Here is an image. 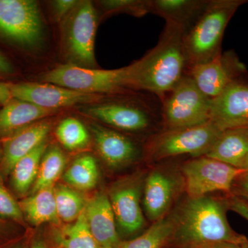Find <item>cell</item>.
<instances>
[{
  "mask_svg": "<svg viewBox=\"0 0 248 248\" xmlns=\"http://www.w3.org/2000/svg\"><path fill=\"white\" fill-rule=\"evenodd\" d=\"M226 198L187 197L174 209L175 225L166 248H197L214 242L244 244L248 239L231 228Z\"/></svg>",
  "mask_w": 248,
  "mask_h": 248,
  "instance_id": "6da1fadb",
  "label": "cell"
},
{
  "mask_svg": "<svg viewBox=\"0 0 248 248\" xmlns=\"http://www.w3.org/2000/svg\"><path fill=\"white\" fill-rule=\"evenodd\" d=\"M184 35L182 29L166 23L157 45L130 65L133 91L151 93L161 99L187 74Z\"/></svg>",
  "mask_w": 248,
  "mask_h": 248,
  "instance_id": "7a4b0ae2",
  "label": "cell"
},
{
  "mask_svg": "<svg viewBox=\"0 0 248 248\" xmlns=\"http://www.w3.org/2000/svg\"><path fill=\"white\" fill-rule=\"evenodd\" d=\"M139 92L128 91L106 94L99 104L83 110L115 130L156 135L163 130L161 99L151 93L139 97Z\"/></svg>",
  "mask_w": 248,
  "mask_h": 248,
  "instance_id": "3957f363",
  "label": "cell"
},
{
  "mask_svg": "<svg viewBox=\"0 0 248 248\" xmlns=\"http://www.w3.org/2000/svg\"><path fill=\"white\" fill-rule=\"evenodd\" d=\"M246 2L242 0H209L203 13L184 35L188 69L210 61L222 53V40L227 25Z\"/></svg>",
  "mask_w": 248,
  "mask_h": 248,
  "instance_id": "277c9868",
  "label": "cell"
},
{
  "mask_svg": "<svg viewBox=\"0 0 248 248\" xmlns=\"http://www.w3.org/2000/svg\"><path fill=\"white\" fill-rule=\"evenodd\" d=\"M42 81L79 92L111 94L133 91L130 66L115 70L87 68L76 65H60L45 73Z\"/></svg>",
  "mask_w": 248,
  "mask_h": 248,
  "instance_id": "5b68a950",
  "label": "cell"
},
{
  "mask_svg": "<svg viewBox=\"0 0 248 248\" xmlns=\"http://www.w3.org/2000/svg\"><path fill=\"white\" fill-rule=\"evenodd\" d=\"M222 132L212 121L189 128L162 130L148 140L147 155L154 161L185 155L205 156Z\"/></svg>",
  "mask_w": 248,
  "mask_h": 248,
  "instance_id": "8992f818",
  "label": "cell"
},
{
  "mask_svg": "<svg viewBox=\"0 0 248 248\" xmlns=\"http://www.w3.org/2000/svg\"><path fill=\"white\" fill-rule=\"evenodd\" d=\"M161 101L163 130L197 126L210 121L212 100L187 73Z\"/></svg>",
  "mask_w": 248,
  "mask_h": 248,
  "instance_id": "52a82bcc",
  "label": "cell"
},
{
  "mask_svg": "<svg viewBox=\"0 0 248 248\" xmlns=\"http://www.w3.org/2000/svg\"><path fill=\"white\" fill-rule=\"evenodd\" d=\"M180 172L187 197H200L215 192L231 194L235 181L246 170L202 156L186 161Z\"/></svg>",
  "mask_w": 248,
  "mask_h": 248,
  "instance_id": "ba28073f",
  "label": "cell"
},
{
  "mask_svg": "<svg viewBox=\"0 0 248 248\" xmlns=\"http://www.w3.org/2000/svg\"><path fill=\"white\" fill-rule=\"evenodd\" d=\"M89 1L78 3L66 18L64 26V47L71 64L94 68L95 66L94 46L97 15Z\"/></svg>",
  "mask_w": 248,
  "mask_h": 248,
  "instance_id": "9c48e42d",
  "label": "cell"
},
{
  "mask_svg": "<svg viewBox=\"0 0 248 248\" xmlns=\"http://www.w3.org/2000/svg\"><path fill=\"white\" fill-rule=\"evenodd\" d=\"M0 35L24 46L38 45L43 28L37 3L32 0H0Z\"/></svg>",
  "mask_w": 248,
  "mask_h": 248,
  "instance_id": "30bf717a",
  "label": "cell"
},
{
  "mask_svg": "<svg viewBox=\"0 0 248 248\" xmlns=\"http://www.w3.org/2000/svg\"><path fill=\"white\" fill-rule=\"evenodd\" d=\"M187 74L211 100L234 83L248 81L246 66L232 51L221 53L210 61L191 67Z\"/></svg>",
  "mask_w": 248,
  "mask_h": 248,
  "instance_id": "8fae6325",
  "label": "cell"
},
{
  "mask_svg": "<svg viewBox=\"0 0 248 248\" xmlns=\"http://www.w3.org/2000/svg\"><path fill=\"white\" fill-rule=\"evenodd\" d=\"M146 177L141 174L121 180L114 184L109 193L116 223L125 234H135L146 225L141 206Z\"/></svg>",
  "mask_w": 248,
  "mask_h": 248,
  "instance_id": "7c38bea8",
  "label": "cell"
},
{
  "mask_svg": "<svg viewBox=\"0 0 248 248\" xmlns=\"http://www.w3.org/2000/svg\"><path fill=\"white\" fill-rule=\"evenodd\" d=\"M183 189L184 182L180 171L156 168L148 173L142 195L148 219L154 223L166 216Z\"/></svg>",
  "mask_w": 248,
  "mask_h": 248,
  "instance_id": "4fadbf2b",
  "label": "cell"
},
{
  "mask_svg": "<svg viewBox=\"0 0 248 248\" xmlns=\"http://www.w3.org/2000/svg\"><path fill=\"white\" fill-rule=\"evenodd\" d=\"M10 89L13 98L16 99L52 110L77 104L101 102L106 95L79 92L48 83L10 84Z\"/></svg>",
  "mask_w": 248,
  "mask_h": 248,
  "instance_id": "5bb4252c",
  "label": "cell"
},
{
  "mask_svg": "<svg viewBox=\"0 0 248 248\" xmlns=\"http://www.w3.org/2000/svg\"><path fill=\"white\" fill-rule=\"evenodd\" d=\"M210 121L221 131L248 127V81L234 83L212 99Z\"/></svg>",
  "mask_w": 248,
  "mask_h": 248,
  "instance_id": "9a60e30c",
  "label": "cell"
},
{
  "mask_svg": "<svg viewBox=\"0 0 248 248\" xmlns=\"http://www.w3.org/2000/svg\"><path fill=\"white\" fill-rule=\"evenodd\" d=\"M94 143L101 157L112 169H120L134 162L140 155L138 145L116 130L94 124L91 126Z\"/></svg>",
  "mask_w": 248,
  "mask_h": 248,
  "instance_id": "2e32d148",
  "label": "cell"
},
{
  "mask_svg": "<svg viewBox=\"0 0 248 248\" xmlns=\"http://www.w3.org/2000/svg\"><path fill=\"white\" fill-rule=\"evenodd\" d=\"M90 231L99 247L118 248L120 241L115 215L108 195L97 192L88 201L84 209Z\"/></svg>",
  "mask_w": 248,
  "mask_h": 248,
  "instance_id": "e0dca14e",
  "label": "cell"
},
{
  "mask_svg": "<svg viewBox=\"0 0 248 248\" xmlns=\"http://www.w3.org/2000/svg\"><path fill=\"white\" fill-rule=\"evenodd\" d=\"M50 129V122L42 121L20 129L11 137L4 144V170L11 172L17 161L46 141Z\"/></svg>",
  "mask_w": 248,
  "mask_h": 248,
  "instance_id": "ac0fdd59",
  "label": "cell"
},
{
  "mask_svg": "<svg viewBox=\"0 0 248 248\" xmlns=\"http://www.w3.org/2000/svg\"><path fill=\"white\" fill-rule=\"evenodd\" d=\"M209 0H151V13L186 33L202 15Z\"/></svg>",
  "mask_w": 248,
  "mask_h": 248,
  "instance_id": "d6986e66",
  "label": "cell"
},
{
  "mask_svg": "<svg viewBox=\"0 0 248 248\" xmlns=\"http://www.w3.org/2000/svg\"><path fill=\"white\" fill-rule=\"evenodd\" d=\"M248 155V127L222 132L213 148L205 156L241 169Z\"/></svg>",
  "mask_w": 248,
  "mask_h": 248,
  "instance_id": "ffe728a7",
  "label": "cell"
},
{
  "mask_svg": "<svg viewBox=\"0 0 248 248\" xmlns=\"http://www.w3.org/2000/svg\"><path fill=\"white\" fill-rule=\"evenodd\" d=\"M58 111L44 108L24 101L12 99L0 110V133L20 130L54 115Z\"/></svg>",
  "mask_w": 248,
  "mask_h": 248,
  "instance_id": "44dd1931",
  "label": "cell"
},
{
  "mask_svg": "<svg viewBox=\"0 0 248 248\" xmlns=\"http://www.w3.org/2000/svg\"><path fill=\"white\" fill-rule=\"evenodd\" d=\"M19 205L23 215L32 225L40 226L45 223L58 224L60 222L54 187L37 191L22 200Z\"/></svg>",
  "mask_w": 248,
  "mask_h": 248,
  "instance_id": "7402d4cb",
  "label": "cell"
},
{
  "mask_svg": "<svg viewBox=\"0 0 248 248\" xmlns=\"http://www.w3.org/2000/svg\"><path fill=\"white\" fill-rule=\"evenodd\" d=\"M46 150L47 143L45 141L17 161L11 170V184L19 195H25L33 185L38 174L41 160Z\"/></svg>",
  "mask_w": 248,
  "mask_h": 248,
  "instance_id": "603a6c76",
  "label": "cell"
},
{
  "mask_svg": "<svg viewBox=\"0 0 248 248\" xmlns=\"http://www.w3.org/2000/svg\"><path fill=\"white\" fill-rule=\"evenodd\" d=\"M175 225L174 210L154 222L147 231L130 241H122L118 248H163L169 243Z\"/></svg>",
  "mask_w": 248,
  "mask_h": 248,
  "instance_id": "cb8c5ba5",
  "label": "cell"
},
{
  "mask_svg": "<svg viewBox=\"0 0 248 248\" xmlns=\"http://www.w3.org/2000/svg\"><path fill=\"white\" fill-rule=\"evenodd\" d=\"M55 240L60 248H99L90 231L84 210L76 221L57 231Z\"/></svg>",
  "mask_w": 248,
  "mask_h": 248,
  "instance_id": "d4e9b609",
  "label": "cell"
},
{
  "mask_svg": "<svg viewBox=\"0 0 248 248\" xmlns=\"http://www.w3.org/2000/svg\"><path fill=\"white\" fill-rule=\"evenodd\" d=\"M99 169L91 155H83L73 161L63 175L67 184L79 190H89L97 185Z\"/></svg>",
  "mask_w": 248,
  "mask_h": 248,
  "instance_id": "484cf974",
  "label": "cell"
},
{
  "mask_svg": "<svg viewBox=\"0 0 248 248\" xmlns=\"http://www.w3.org/2000/svg\"><path fill=\"white\" fill-rule=\"evenodd\" d=\"M66 164L63 152L53 147L46 151L41 160L37 179L32 187V194L47 187H54L55 183L61 177Z\"/></svg>",
  "mask_w": 248,
  "mask_h": 248,
  "instance_id": "4316f807",
  "label": "cell"
},
{
  "mask_svg": "<svg viewBox=\"0 0 248 248\" xmlns=\"http://www.w3.org/2000/svg\"><path fill=\"white\" fill-rule=\"evenodd\" d=\"M54 194L60 220L67 223L76 221L84 211L87 203L84 196L63 184L54 186Z\"/></svg>",
  "mask_w": 248,
  "mask_h": 248,
  "instance_id": "83f0119b",
  "label": "cell"
},
{
  "mask_svg": "<svg viewBox=\"0 0 248 248\" xmlns=\"http://www.w3.org/2000/svg\"><path fill=\"white\" fill-rule=\"evenodd\" d=\"M56 136L62 146L69 151L83 149L90 141L87 129L74 117H68L60 122L57 127Z\"/></svg>",
  "mask_w": 248,
  "mask_h": 248,
  "instance_id": "f1b7e54d",
  "label": "cell"
},
{
  "mask_svg": "<svg viewBox=\"0 0 248 248\" xmlns=\"http://www.w3.org/2000/svg\"><path fill=\"white\" fill-rule=\"evenodd\" d=\"M102 5L109 13L122 11L138 17L151 13V0H110L102 1Z\"/></svg>",
  "mask_w": 248,
  "mask_h": 248,
  "instance_id": "f546056e",
  "label": "cell"
},
{
  "mask_svg": "<svg viewBox=\"0 0 248 248\" xmlns=\"http://www.w3.org/2000/svg\"><path fill=\"white\" fill-rule=\"evenodd\" d=\"M0 216L17 221H22L24 216L19 203L1 185H0Z\"/></svg>",
  "mask_w": 248,
  "mask_h": 248,
  "instance_id": "4dcf8cb0",
  "label": "cell"
},
{
  "mask_svg": "<svg viewBox=\"0 0 248 248\" xmlns=\"http://www.w3.org/2000/svg\"><path fill=\"white\" fill-rule=\"evenodd\" d=\"M78 4L74 0H58L53 1L54 14L58 20L68 17Z\"/></svg>",
  "mask_w": 248,
  "mask_h": 248,
  "instance_id": "1f68e13d",
  "label": "cell"
},
{
  "mask_svg": "<svg viewBox=\"0 0 248 248\" xmlns=\"http://www.w3.org/2000/svg\"><path fill=\"white\" fill-rule=\"evenodd\" d=\"M230 195L236 196L248 202V172L247 171L241 174L236 179Z\"/></svg>",
  "mask_w": 248,
  "mask_h": 248,
  "instance_id": "d6a6232c",
  "label": "cell"
},
{
  "mask_svg": "<svg viewBox=\"0 0 248 248\" xmlns=\"http://www.w3.org/2000/svg\"><path fill=\"white\" fill-rule=\"evenodd\" d=\"M228 209L248 221V202L239 197L230 195L227 197Z\"/></svg>",
  "mask_w": 248,
  "mask_h": 248,
  "instance_id": "836d02e7",
  "label": "cell"
},
{
  "mask_svg": "<svg viewBox=\"0 0 248 248\" xmlns=\"http://www.w3.org/2000/svg\"><path fill=\"white\" fill-rule=\"evenodd\" d=\"M246 243L244 244L231 242L208 243V244L202 245L197 248H246Z\"/></svg>",
  "mask_w": 248,
  "mask_h": 248,
  "instance_id": "e575fe53",
  "label": "cell"
},
{
  "mask_svg": "<svg viewBox=\"0 0 248 248\" xmlns=\"http://www.w3.org/2000/svg\"><path fill=\"white\" fill-rule=\"evenodd\" d=\"M12 99L10 84L0 82V106H4Z\"/></svg>",
  "mask_w": 248,
  "mask_h": 248,
  "instance_id": "d590c367",
  "label": "cell"
},
{
  "mask_svg": "<svg viewBox=\"0 0 248 248\" xmlns=\"http://www.w3.org/2000/svg\"><path fill=\"white\" fill-rule=\"evenodd\" d=\"M13 72H14V68L12 64L4 55L0 53V74H11Z\"/></svg>",
  "mask_w": 248,
  "mask_h": 248,
  "instance_id": "8d00e7d4",
  "label": "cell"
},
{
  "mask_svg": "<svg viewBox=\"0 0 248 248\" xmlns=\"http://www.w3.org/2000/svg\"><path fill=\"white\" fill-rule=\"evenodd\" d=\"M31 248H46V247L45 244L42 242V241H37V242L32 245Z\"/></svg>",
  "mask_w": 248,
  "mask_h": 248,
  "instance_id": "74e56055",
  "label": "cell"
},
{
  "mask_svg": "<svg viewBox=\"0 0 248 248\" xmlns=\"http://www.w3.org/2000/svg\"><path fill=\"white\" fill-rule=\"evenodd\" d=\"M241 169L244 170L248 172V156H246V159L244 160V163H243Z\"/></svg>",
  "mask_w": 248,
  "mask_h": 248,
  "instance_id": "f35d334b",
  "label": "cell"
},
{
  "mask_svg": "<svg viewBox=\"0 0 248 248\" xmlns=\"http://www.w3.org/2000/svg\"><path fill=\"white\" fill-rule=\"evenodd\" d=\"M11 248H22V247L21 246H14V247H13Z\"/></svg>",
  "mask_w": 248,
  "mask_h": 248,
  "instance_id": "ab89813d",
  "label": "cell"
},
{
  "mask_svg": "<svg viewBox=\"0 0 248 248\" xmlns=\"http://www.w3.org/2000/svg\"><path fill=\"white\" fill-rule=\"evenodd\" d=\"M246 248H248V240L247 243H246Z\"/></svg>",
  "mask_w": 248,
  "mask_h": 248,
  "instance_id": "60d3db41",
  "label": "cell"
},
{
  "mask_svg": "<svg viewBox=\"0 0 248 248\" xmlns=\"http://www.w3.org/2000/svg\"><path fill=\"white\" fill-rule=\"evenodd\" d=\"M99 248H106L99 247Z\"/></svg>",
  "mask_w": 248,
  "mask_h": 248,
  "instance_id": "b9f144b4",
  "label": "cell"
}]
</instances>
